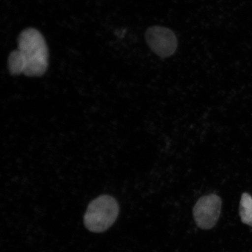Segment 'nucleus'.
<instances>
[{"mask_svg": "<svg viewBox=\"0 0 252 252\" xmlns=\"http://www.w3.org/2000/svg\"><path fill=\"white\" fill-rule=\"evenodd\" d=\"M18 45V49L9 56L10 73L28 77H40L45 74L48 67L49 50L42 33L34 28H28L19 35Z\"/></svg>", "mask_w": 252, "mask_h": 252, "instance_id": "obj_1", "label": "nucleus"}, {"mask_svg": "<svg viewBox=\"0 0 252 252\" xmlns=\"http://www.w3.org/2000/svg\"><path fill=\"white\" fill-rule=\"evenodd\" d=\"M119 206L114 197L102 195L91 201L85 214L84 222L90 231L105 232L117 219Z\"/></svg>", "mask_w": 252, "mask_h": 252, "instance_id": "obj_2", "label": "nucleus"}, {"mask_svg": "<svg viewBox=\"0 0 252 252\" xmlns=\"http://www.w3.org/2000/svg\"><path fill=\"white\" fill-rule=\"evenodd\" d=\"M145 38L151 50L160 58H169L175 54L178 48L177 37L169 28L151 27L146 31Z\"/></svg>", "mask_w": 252, "mask_h": 252, "instance_id": "obj_3", "label": "nucleus"}, {"mask_svg": "<svg viewBox=\"0 0 252 252\" xmlns=\"http://www.w3.org/2000/svg\"><path fill=\"white\" fill-rule=\"evenodd\" d=\"M222 201L216 194L201 197L193 208V217L201 229H210L216 225L221 211Z\"/></svg>", "mask_w": 252, "mask_h": 252, "instance_id": "obj_4", "label": "nucleus"}, {"mask_svg": "<svg viewBox=\"0 0 252 252\" xmlns=\"http://www.w3.org/2000/svg\"><path fill=\"white\" fill-rule=\"evenodd\" d=\"M242 222L252 226V197L247 193L242 194L239 205Z\"/></svg>", "mask_w": 252, "mask_h": 252, "instance_id": "obj_5", "label": "nucleus"}]
</instances>
